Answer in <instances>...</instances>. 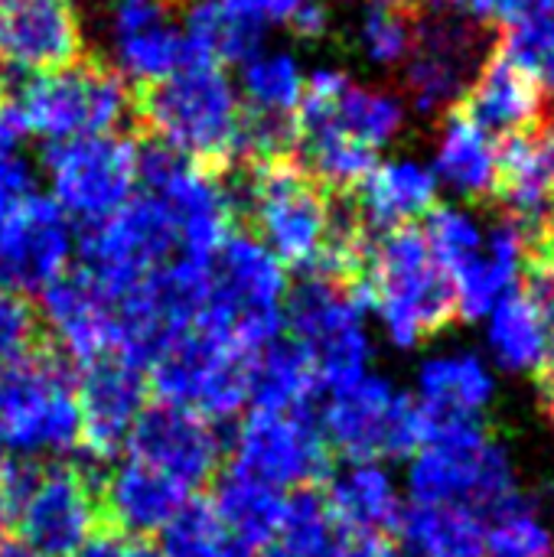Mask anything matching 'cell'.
Segmentation results:
<instances>
[{"label":"cell","instance_id":"obj_31","mask_svg":"<svg viewBox=\"0 0 554 557\" xmlns=\"http://www.w3.org/2000/svg\"><path fill=\"white\" fill-rule=\"evenodd\" d=\"M320 392L307 349L294 339H274L251 359L248 401L255 411H297L310 408Z\"/></svg>","mask_w":554,"mask_h":557},{"label":"cell","instance_id":"obj_5","mask_svg":"<svg viewBox=\"0 0 554 557\" xmlns=\"http://www.w3.org/2000/svg\"><path fill=\"white\" fill-rule=\"evenodd\" d=\"M369 307L382 317L398 349H415L441 333L454 317V287L447 271L431 258L421 228L405 225L372 242L366 277Z\"/></svg>","mask_w":554,"mask_h":557},{"label":"cell","instance_id":"obj_27","mask_svg":"<svg viewBox=\"0 0 554 557\" xmlns=\"http://www.w3.org/2000/svg\"><path fill=\"white\" fill-rule=\"evenodd\" d=\"M323 493L346 532L392 539L402 525L405 509L379 463H349L346 470H333L323 483Z\"/></svg>","mask_w":554,"mask_h":557},{"label":"cell","instance_id":"obj_25","mask_svg":"<svg viewBox=\"0 0 554 557\" xmlns=\"http://www.w3.org/2000/svg\"><path fill=\"white\" fill-rule=\"evenodd\" d=\"M356 212L372 238L405 228L415 219H424L438 202V180L418 160H385L376 163L353 189Z\"/></svg>","mask_w":554,"mask_h":557},{"label":"cell","instance_id":"obj_18","mask_svg":"<svg viewBox=\"0 0 554 557\" xmlns=\"http://www.w3.org/2000/svg\"><path fill=\"white\" fill-rule=\"evenodd\" d=\"M124 447L131 460L163 470L186 490L212 483L229 460V444L212 421L167 401L144 405Z\"/></svg>","mask_w":554,"mask_h":557},{"label":"cell","instance_id":"obj_56","mask_svg":"<svg viewBox=\"0 0 554 557\" xmlns=\"http://www.w3.org/2000/svg\"><path fill=\"white\" fill-rule=\"evenodd\" d=\"M3 529H7V519H3V512H0V539H3Z\"/></svg>","mask_w":554,"mask_h":557},{"label":"cell","instance_id":"obj_35","mask_svg":"<svg viewBox=\"0 0 554 557\" xmlns=\"http://www.w3.org/2000/svg\"><path fill=\"white\" fill-rule=\"evenodd\" d=\"M245 111L271 117H297L304 98V72L291 52H255L242 62Z\"/></svg>","mask_w":554,"mask_h":557},{"label":"cell","instance_id":"obj_46","mask_svg":"<svg viewBox=\"0 0 554 557\" xmlns=\"http://www.w3.org/2000/svg\"><path fill=\"white\" fill-rule=\"evenodd\" d=\"M287 26L291 33L300 39V42H320L333 33V20H330V10L317 0H304L291 16H287Z\"/></svg>","mask_w":554,"mask_h":557},{"label":"cell","instance_id":"obj_28","mask_svg":"<svg viewBox=\"0 0 554 557\" xmlns=\"http://www.w3.org/2000/svg\"><path fill=\"white\" fill-rule=\"evenodd\" d=\"M434 180L444 183L467 202H487L496 193V140L470 124L457 108L447 111V121L438 137Z\"/></svg>","mask_w":554,"mask_h":557},{"label":"cell","instance_id":"obj_55","mask_svg":"<svg viewBox=\"0 0 554 557\" xmlns=\"http://www.w3.org/2000/svg\"><path fill=\"white\" fill-rule=\"evenodd\" d=\"M7 460H10V457L3 454V437H0V473H3V463H7Z\"/></svg>","mask_w":554,"mask_h":557},{"label":"cell","instance_id":"obj_13","mask_svg":"<svg viewBox=\"0 0 554 557\" xmlns=\"http://www.w3.org/2000/svg\"><path fill=\"white\" fill-rule=\"evenodd\" d=\"M225 467L261 480L274 490L284 486H323L336 470V454L327 444L320 414L297 411H255L242 421L229 444Z\"/></svg>","mask_w":554,"mask_h":557},{"label":"cell","instance_id":"obj_57","mask_svg":"<svg viewBox=\"0 0 554 557\" xmlns=\"http://www.w3.org/2000/svg\"><path fill=\"white\" fill-rule=\"evenodd\" d=\"M173 3H186V0H173Z\"/></svg>","mask_w":554,"mask_h":557},{"label":"cell","instance_id":"obj_7","mask_svg":"<svg viewBox=\"0 0 554 557\" xmlns=\"http://www.w3.org/2000/svg\"><path fill=\"white\" fill-rule=\"evenodd\" d=\"M369 290L366 284H340L307 274L284 297V326L313 362L320 392H340L369 372L372 343L366 333Z\"/></svg>","mask_w":554,"mask_h":557},{"label":"cell","instance_id":"obj_14","mask_svg":"<svg viewBox=\"0 0 554 557\" xmlns=\"http://www.w3.org/2000/svg\"><path fill=\"white\" fill-rule=\"evenodd\" d=\"M255 352L225 346L199 330L180 336L147 372L157 401L202 414L206 421H229L248 405Z\"/></svg>","mask_w":554,"mask_h":557},{"label":"cell","instance_id":"obj_41","mask_svg":"<svg viewBox=\"0 0 554 557\" xmlns=\"http://www.w3.org/2000/svg\"><path fill=\"white\" fill-rule=\"evenodd\" d=\"M421 235H424V245H428L431 258L447 274L457 271L460 264H467L483 248V232H480L477 219L470 212L457 209V206H434L424 215Z\"/></svg>","mask_w":554,"mask_h":557},{"label":"cell","instance_id":"obj_10","mask_svg":"<svg viewBox=\"0 0 554 557\" xmlns=\"http://www.w3.org/2000/svg\"><path fill=\"white\" fill-rule=\"evenodd\" d=\"M173 0H75L82 29H91L95 59L134 91L167 78L186 59Z\"/></svg>","mask_w":554,"mask_h":557},{"label":"cell","instance_id":"obj_40","mask_svg":"<svg viewBox=\"0 0 554 557\" xmlns=\"http://www.w3.org/2000/svg\"><path fill=\"white\" fill-rule=\"evenodd\" d=\"M415 36V16L408 7L372 0L356 23V49L379 69H402Z\"/></svg>","mask_w":554,"mask_h":557},{"label":"cell","instance_id":"obj_22","mask_svg":"<svg viewBox=\"0 0 554 557\" xmlns=\"http://www.w3.org/2000/svg\"><path fill=\"white\" fill-rule=\"evenodd\" d=\"M0 55L23 72H59L85 59L75 0H0Z\"/></svg>","mask_w":554,"mask_h":557},{"label":"cell","instance_id":"obj_12","mask_svg":"<svg viewBox=\"0 0 554 557\" xmlns=\"http://www.w3.org/2000/svg\"><path fill=\"white\" fill-rule=\"evenodd\" d=\"M320 428L330 450L353 463L405 460L424 444L418 401L376 375L330 392V401L320 411Z\"/></svg>","mask_w":554,"mask_h":557},{"label":"cell","instance_id":"obj_2","mask_svg":"<svg viewBox=\"0 0 554 557\" xmlns=\"http://www.w3.org/2000/svg\"><path fill=\"white\" fill-rule=\"evenodd\" d=\"M235 225L251 232L284 268L313 271L333 228V193L297 160L235 163L225 170Z\"/></svg>","mask_w":554,"mask_h":557},{"label":"cell","instance_id":"obj_51","mask_svg":"<svg viewBox=\"0 0 554 557\" xmlns=\"http://www.w3.org/2000/svg\"><path fill=\"white\" fill-rule=\"evenodd\" d=\"M124 557H167L163 548L153 539H127L124 542Z\"/></svg>","mask_w":554,"mask_h":557},{"label":"cell","instance_id":"obj_20","mask_svg":"<svg viewBox=\"0 0 554 557\" xmlns=\"http://www.w3.org/2000/svg\"><path fill=\"white\" fill-rule=\"evenodd\" d=\"M39 320L49 343L75 369L114 356V304L78 264L39 290Z\"/></svg>","mask_w":554,"mask_h":557},{"label":"cell","instance_id":"obj_37","mask_svg":"<svg viewBox=\"0 0 554 557\" xmlns=\"http://www.w3.org/2000/svg\"><path fill=\"white\" fill-rule=\"evenodd\" d=\"M160 548L167 557H255L225 532L209 499L186 503L163 525Z\"/></svg>","mask_w":554,"mask_h":557},{"label":"cell","instance_id":"obj_29","mask_svg":"<svg viewBox=\"0 0 554 557\" xmlns=\"http://www.w3.org/2000/svg\"><path fill=\"white\" fill-rule=\"evenodd\" d=\"M418 392L421 421L480 418V411H487V405L493 401V375L470 352L438 356L424 362L418 375Z\"/></svg>","mask_w":554,"mask_h":557},{"label":"cell","instance_id":"obj_47","mask_svg":"<svg viewBox=\"0 0 554 557\" xmlns=\"http://www.w3.org/2000/svg\"><path fill=\"white\" fill-rule=\"evenodd\" d=\"M323 557H395V542L385 535H362L343 529L336 545Z\"/></svg>","mask_w":554,"mask_h":557},{"label":"cell","instance_id":"obj_43","mask_svg":"<svg viewBox=\"0 0 554 557\" xmlns=\"http://www.w3.org/2000/svg\"><path fill=\"white\" fill-rule=\"evenodd\" d=\"M33 186L36 180H33L29 163L20 160L16 153H0V235L7 222L13 219V212L20 209V202L36 193Z\"/></svg>","mask_w":554,"mask_h":557},{"label":"cell","instance_id":"obj_52","mask_svg":"<svg viewBox=\"0 0 554 557\" xmlns=\"http://www.w3.org/2000/svg\"><path fill=\"white\" fill-rule=\"evenodd\" d=\"M10 82H13V78H10V65H7V59L0 55V101L13 95V88H10Z\"/></svg>","mask_w":554,"mask_h":557},{"label":"cell","instance_id":"obj_11","mask_svg":"<svg viewBox=\"0 0 554 557\" xmlns=\"http://www.w3.org/2000/svg\"><path fill=\"white\" fill-rule=\"evenodd\" d=\"M78 268L114 300H121L150 271L180 255L173 215L150 193L131 196L118 212L82 228L75 242Z\"/></svg>","mask_w":554,"mask_h":557},{"label":"cell","instance_id":"obj_32","mask_svg":"<svg viewBox=\"0 0 554 557\" xmlns=\"http://www.w3.org/2000/svg\"><path fill=\"white\" fill-rule=\"evenodd\" d=\"M490 352L506 372H542L554 359V339L535 310V304L526 297V290L506 294L490 310Z\"/></svg>","mask_w":554,"mask_h":557},{"label":"cell","instance_id":"obj_36","mask_svg":"<svg viewBox=\"0 0 554 557\" xmlns=\"http://www.w3.org/2000/svg\"><path fill=\"white\" fill-rule=\"evenodd\" d=\"M278 535L291 557H323L336 545L343 525L336 522L323 486H297L284 496Z\"/></svg>","mask_w":554,"mask_h":557},{"label":"cell","instance_id":"obj_21","mask_svg":"<svg viewBox=\"0 0 554 557\" xmlns=\"http://www.w3.org/2000/svg\"><path fill=\"white\" fill-rule=\"evenodd\" d=\"M75 401L82 428L78 450L108 463L124 450L127 434L147 405V379L144 372L108 356L78 372Z\"/></svg>","mask_w":554,"mask_h":557},{"label":"cell","instance_id":"obj_24","mask_svg":"<svg viewBox=\"0 0 554 557\" xmlns=\"http://www.w3.org/2000/svg\"><path fill=\"white\" fill-rule=\"evenodd\" d=\"M457 111L500 144L535 127L542 121L545 98L529 75H522L506 55L493 49V55L483 62L480 75L460 98Z\"/></svg>","mask_w":554,"mask_h":557},{"label":"cell","instance_id":"obj_34","mask_svg":"<svg viewBox=\"0 0 554 557\" xmlns=\"http://www.w3.org/2000/svg\"><path fill=\"white\" fill-rule=\"evenodd\" d=\"M180 29L186 49L216 65L251 59L255 52H261V39L268 33L264 26L229 13L222 0H186Z\"/></svg>","mask_w":554,"mask_h":557},{"label":"cell","instance_id":"obj_19","mask_svg":"<svg viewBox=\"0 0 554 557\" xmlns=\"http://www.w3.org/2000/svg\"><path fill=\"white\" fill-rule=\"evenodd\" d=\"M75 242L52 196H26L0 235V290L39 294L69 271Z\"/></svg>","mask_w":554,"mask_h":557},{"label":"cell","instance_id":"obj_50","mask_svg":"<svg viewBox=\"0 0 554 557\" xmlns=\"http://www.w3.org/2000/svg\"><path fill=\"white\" fill-rule=\"evenodd\" d=\"M0 557H42L29 542H23L20 535H3L0 539Z\"/></svg>","mask_w":554,"mask_h":557},{"label":"cell","instance_id":"obj_3","mask_svg":"<svg viewBox=\"0 0 554 557\" xmlns=\"http://www.w3.org/2000/svg\"><path fill=\"white\" fill-rule=\"evenodd\" d=\"M284 297L287 268L251 232L232 228L209 258V294L196 330L242 352H258L281 339Z\"/></svg>","mask_w":554,"mask_h":557},{"label":"cell","instance_id":"obj_26","mask_svg":"<svg viewBox=\"0 0 554 557\" xmlns=\"http://www.w3.org/2000/svg\"><path fill=\"white\" fill-rule=\"evenodd\" d=\"M526 264V245L519 228L503 219L490 228L487 248L473 255L467 264L451 271V287H454V310L460 320L473 323L490 317V310L516 290L519 271Z\"/></svg>","mask_w":554,"mask_h":557},{"label":"cell","instance_id":"obj_6","mask_svg":"<svg viewBox=\"0 0 554 557\" xmlns=\"http://www.w3.org/2000/svg\"><path fill=\"white\" fill-rule=\"evenodd\" d=\"M415 36L402 62V85L411 108L424 117L460 104L483 62L496 49V33L487 23L460 13L451 0H421L411 7Z\"/></svg>","mask_w":554,"mask_h":557},{"label":"cell","instance_id":"obj_15","mask_svg":"<svg viewBox=\"0 0 554 557\" xmlns=\"http://www.w3.org/2000/svg\"><path fill=\"white\" fill-rule=\"evenodd\" d=\"M42 166L52 186V202L91 225L118 212L137 186V140L127 134H101L49 144Z\"/></svg>","mask_w":554,"mask_h":557},{"label":"cell","instance_id":"obj_23","mask_svg":"<svg viewBox=\"0 0 554 557\" xmlns=\"http://www.w3.org/2000/svg\"><path fill=\"white\" fill-rule=\"evenodd\" d=\"M186 493L189 490L163 470L140 460H124L104 476L98 519L111 522L121 535L150 539L186 506Z\"/></svg>","mask_w":554,"mask_h":557},{"label":"cell","instance_id":"obj_1","mask_svg":"<svg viewBox=\"0 0 554 557\" xmlns=\"http://www.w3.org/2000/svg\"><path fill=\"white\" fill-rule=\"evenodd\" d=\"M134 121L150 140L209 170H232L238 163L242 98L216 65L186 49V59L160 82L134 91Z\"/></svg>","mask_w":554,"mask_h":557},{"label":"cell","instance_id":"obj_39","mask_svg":"<svg viewBox=\"0 0 554 557\" xmlns=\"http://www.w3.org/2000/svg\"><path fill=\"white\" fill-rule=\"evenodd\" d=\"M483 557H554V542L542 519L519 493H513L487 522Z\"/></svg>","mask_w":554,"mask_h":557},{"label":"cell","instance_id":"obj_42","mask_svg":"<svg viewBox=\"0 0 554 557\" xmlns=\"http://www.w3.org/2000/svg\"><path fill=\"white\" fill-rule=\"evenodd\" d=\"M42 336L46 330L29 297L16 290H0V375L29 359Z\"/></svg>","mask_w":554,"mask_h":557},{"label":"cell","instance_id":"obj_54","mask_svg":"<svg viewBox=\"0 0 554 557\" xmlns=\"http://www.w3.org/2000/svg\"><path fill=\"white\" fill-rule=\"evenodd\" d=\"M385 3H395V7H408V10H411V7H418L421 0H385Z\"/></svg>","mask_w":554,"mask_h":557},{"label":"cell","instance_id":"obj_30","mask_svg":"<svg viewBox=\"0 0 554 557\" xmlns=\"http://www.w3.org/2000/svg\"><path fill=\"white\" fill-rule=\"evenodd\" d=\"M281 506H284L281 490H274L261 480H251L232 467H222V473L216 476L212 509H216L219 522L225 525V532L238 545H245L251 555L268 548V542L278 535Z\"/></svg>","mask_w":554,"mask_h":557},{"label":"cell","instance_id":"obj_33","mask_svg":"<svg viewBox=\"0 0 554 557\" xmlns=\"http://www.w3.org/2000/svg\"><path fill=\"white\" fill-rule=\"evenodd\" d=\"M402 545L421 557H483L487 519L467 506H418L402 512Z\"/></svg>","mask_w":554,"mask_h":557},{"label":"cell","instance_id":"obj_45","mask_svg":"<svg viewBox=\"0 0 554 557\" xmlns=\"http://www.w3.org/2000/svg\"><path fill=\"white\" fill-rule=\"evenodd\" d=\"M304 0H222V7L242 20H251L268 29V23H287V16L300 7Z\"/></svg>","mask_w":554,"mask_h":557},{"label":"cell","instance_id":"obj_16","mask_svg":"<svg viewBox=\"0 0 554 557\" xmlns=\"http://www.w3.org/2000/svg\"><path fill=\"white\" fill-rule=\"evenodd\" d=\"M104 463L78 450L75 460H52L13 522V535L29 542L42 557H69L98 522Z\"/></svg>","mask_w":554,"mask_h":557},{"label":"cell","instance_id":"obj_38","mask_svg":"<svg viewBox=\"0 0 554 557\" xmlns=\"http://www.w3.org/2000/svg\"><path fill=\"white\" fill-rule=\"evenodd\" d=\"M496 52L529 75L542 98L554 104V16H526L506 23L496 36Z\"/></svg>","mask_w":554,"mask_h":557},{"label":"cell","instance_id":"obj_44","mask_svg":"<svg viewBox=\"0 0 554 557\" xmlns=\"http://www.w3.org/2000/svg\"><path fill=\"white\" fill-rule=\"evenodd\" d=\"M522 268H526V297L535 304L554 339V251L526 258Z\"/></svg>","mask_w":554,"mask_h":557},{"label":"cell","instance_id":"obj_49","mask_svg":"<svg viewBox=\"0 0 554 557\" xmlns=\"http://www.w3.org/2000/svg\"><path fill=\"white\" fill-rule=\"evenodd\" d=\"M539 392H542V408L554 424V359L539 372Z\"/></svg>","mask_w":554,"mask_h":557},{"label":"cell","instance_id":"obj_9","mask_svg":"<svg viewBox=\"0 0 554 557\" xmlns=\"http://www.w3.org/2000/svg\"><path fill=\"white\" fill-rule=\"evenodd\" d=\"M16 108L29 134L62 144L121 134L134 121V88L95 55H85L69 69L29 78L16 95Z\"/></svg>","mask_w":554,"mask_h":557},{"label":"cell","instance_id":"obj_8","mask_svg":"<svg viewBox=\"0 0 554 557\" xmlns=\"http://www.w3.org/2000/svg\"><path fill=\"white\" fill-rule=\"evenodd\" d=\"M78 369L42 336L36 352L0 375V437L20 457L78 450Z\"/></svg>","mask_w":554,"mask_h":557},{"label":"cell","instance_id":"obj_17","mask_svg":"<svg viewBox=\"0 0 554 557\" xmlns=\"http://www.w3.org/2000/svg\"><path fill=\"white\" fill-rule=\"evenodd\" d=\"M405 127V104L392 91L356 85L340 69H317L304 78V98L297 108V137L340 134L372 153L392 144Z\"/></svg>","mask_w":554,"mask_h":557},{"label":"cell","instance_id":"obj_53","mask_svg":"<svg viewBox=\"0 0 554 557\" xmlns=\"http://www.w3.org/2000/svg\"><path fill=\"white\" fill-rule=\"evenodd\" d=\"M255 557H291V555H287V552H284V548L278 545V548H261V552H258Z\"/></svg>","mask_w":554,"mask_h":557},{"label":"cell","instance_id":"obj_48","mask_svg":"<svg viewBox=\"0 0 554 557\" xmlns=\"http://www.w3.org/2000/svg\"><path fill=\"white\" fill-rule=\"evenodd\" d=\"M124 542H127V535H121L111 522L98 519L91 525L88 539L69 557H124Z\"/></svg>","mask_w":554,"mask_h":557},{"label":"cell","instance_id":"obj_4","mask_svg":"<svg viewBox=\"0 0 554 557\" xmlns=\"http://www.w3.org/2000/svg\"><path fill=\"white\" fill-rule=\"evenodd\" d=\"M424 444L411 463V499L418 506H467L490 516L516 493L513 460L480 418L421 421Z\"/></svg>","mask_w":554,"mask_h":557}]
</instances>
